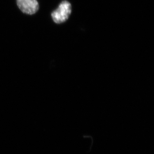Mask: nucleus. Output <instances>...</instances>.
<instances>
[{"label": "nucleus", "mask_w": 154, "mask_h": 154, "mask_svg": "<svg viewBox=\"0 0 154 154\" xmlns=\"http://www.w3.org/2000/svg\"><path fill=\"white\" fill-rule=\"evenodd\" d=\"M71 5L67 1H64L60 4L58 7L51 13L54 22L61 24L66 22L71 14Z\"/></svg>", "instance_id": "1"}, {"label": "nucleus", "mask_w": 154, "mask_h": 154, "mask_svg": "<svg viewBox=\"0 0 154 154\" xmlns=\"http://www.w3.org/2000/svg\"><path fill=\"white\" fill-rule=\"evenodd\" d=\"M19 9L23 13L33 15L39 9L38 3L36 0H17Z\"/></svg>", "instance_id": "2"}]
</instances>
